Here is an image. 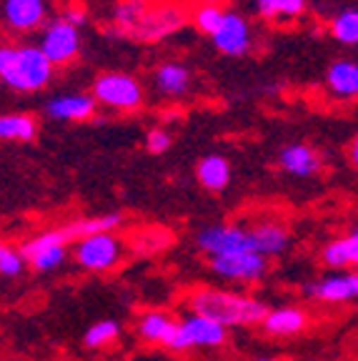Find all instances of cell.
Masks as SVG:
<instances>
[{
    "mask_svg": "<svg viewBox=\"0 0 358 361\" xmlns=\"http://www.w3.org/2000/svg\"><path fill=\"white\" fill-rule=\"evenodd\" d=\"M301 293L311 301H323V304H346L358 299V269L356 271H336L328 276H321L301 286Z\"/></svg>",
    "mask_w": 358,
    "mask_h": 361,
    "instance_id": "cell-7",
    "label": "cell"
},
{
    "mask_svg": "<svg viewBox=\"0 0 358 361\" xmlns=\"http://www.w3.org/2000/svg\"><path fill=\"white\" fill-rule=\"evenodd\" d=\"M40 51L45 53V58H48L53 66L70 63L80 51L78 28H75V25H70L68 20H63V18L53 20L51 25L43 30V38H40Z\"/></svg>",
    "mask_w": 358,
    "mask_h": 361,
    "instance_id": "cell-9",
    "label": "cell"
},
{
    "mask_svg": "<svg viewBox=\"0 0 358 361\" xmlns=\"http://www.w3.org/2000/svg\"><path fill=\"white\" fill-rule=\"evenodd\" d=\"M45 0H3V16L13 30H33L45 20Z\"/></svg>",
    "mask_w": 358,
    "mask_h": 361,
    "instance_id": "cell-13",
    "label": "cell"
},
{
    "mask_svg": "<svg viewBox=\"0 0 358 361\" xmlns=\"http://www.w3.org/2000/svg\"><path fill=\"white\" fill-rule=\"evenodd\" d=\"M196 176L201 180V186L208 191H223L230 183V164L221 153H211V156L201 158Z\"/></svg>",
    "mask_w": 358,
    "mask_h": 361,
    "instance_id": "cell-17",
    "label": "cell"
},
{
    "mask_svg": "<svg viewBox=\"0 0 358 361\" xmlns=\"http://www.w3.org/2000/svg\"><path fill=\"white\" fill-rule=\"evenodd\" d=\"M211 271L223 281L235 283H258L264 281L268 274V259L251 251V254H235V256H221L211 259Z\"/></svg>",
    "mask_w": 358,
    "mask_h": 361,
    "instance_id": "cell-8",
    "label": "cell"
},
{
    "mask_svg": "<svg viewBox=\"0 0 358 361\" xmlns=\"http://www.w3.org/2000/svg\"><path fill=\"white\" fill-rule=\"evenodd\" d=\"M118 336H121V324L113 322V319H103V322L93 324V326L85 331L83 344L88 346V349H101V346L116 341Z\"/></svg>",
    "mask_w": 358,
    "mask_h": 361,
    "instance_id": "cell-23",
    "label": "cell"
},
{
    "mask_svg": "<svg viewBox=\"0 0 358 361\" xmlns=\"http://www.w3.org/2000/svg\"><path fill=\"white\" fill-rule=\"evenodd\" d=\"M123 224V214L121 211H111L103 216H88V219H78L73 224L63 226L70 241H80V238L95 236V233H113V228Z\"/></svg>",
    "mask_w": 358,
    "mask_h": 361,
    "instance_id": "cell-16",
    "label": "cell"
},
{
    "mask_svg": "<svg viewBox=\"0 0 358 361\" xmlns=\"http://www.w3.org/2000/svg\"><path fill=\"white\" fill-rule=\"evenodd\" d=\"M171 143H173V138H171V133L168 130H163V128H153V130H148V135H146V148L151 153H166L171 148Z\"/></svg>",
    "mask_w": 358,
    "mask_h": 361,
    "instance_id": "cell-31",
    "label": "cell"
},
{
    "mask_svg": "<svg viewBox=\"0 0 358 361\" xmlns=\"http://www.w3.org/2000/svg\"><path fill=\"white\" fill-rule=\"evenodd\" d=\"M321 261H323L328 269H336V271L351 266V261H348L346 238H336V241L326 243V246L321 248Z\"/></svg>",
    "mask_w": 358,
    "mask_h": 361,
    "instance_id": "cell-30",
    "label": "cell"
},
{
    "mask_svg": "<svg viewBox=\"0 0 358 361\" xmlns=\"http://www.w3.org/2000/svg\"><path fill=\"white\" fill-rule=\"evenodd\" d=\"M180 23H183V13L175 11V8H163V11L151 13V16L143 18V23L135 28V35H140V38L146 40H156L173 33Z\"/></svg>",
    "mask_w": 358,
    "mask_h": 361,
    "instance_id": "cell-18",
    "label": "cell"
},
{
    "mask_svg": "<svg viewBox=\"0 0 358 361\" xmlns=\"http://www.w3.org/2000/svg\"><path fill=\"white\" fill-rule=\"evenodd\" d=\"M123 256V243L113 233H95L73 243V259L85 271H108Z\"/></svg>",
    "mask_w": 358,
    "mask_h": 361,
    "instance_id": "cell-5",
    "label": "cell"
},
{
    "mask_svg": "<svg viewBox=\"0 0 358 361\" xmlns=\"http://www.w3.org/2000/svg\"><path fill=\"white\" fill-rule=\"evenodd\" d=\"M188 306L190 314L208 316L226 329L264 324L268 314V306L264 301L238 291H223V288H198L188 296Z\"/></svg>",
    "mask_w": 358,
    "mask_h": 361,
    "instance_id": "cell-1",
    "label": "cell"
},
{
    "mask_svg": "<svg viewBox=\"0 0 358 361\" xmlns=\"http://www.w3.org/2000/svg\"><path fill=\"white\" fill-rule=\"evenodd\" d=\"M226 338H228V329L221 326L218 322H213V319L201 316V314H188L178 322V326L171 334L166 346H168L171 351H188V349H193V346L213 349V346L223 344Z\"/></svg>",
    "mask_w": 358,
    "mask_h": 361,
    "instance_id": "cell-3",
    "label": "cell"
},
{
    "mask_svg": "<svg viewBox=\"0 0 358 361\" xmlns=\"http://www.w3.org/2000/svg\"><path fill=\"white\" fill-rule=\"evenodd\" d=\"M196 246L211 259H221V256H235V254H251L253 241L251 231L246 226L235 224H218V226H206L203 231H198Z\"/></svg>",
    "mask_w": 358,
    "mask_h": 361,
    "instance_id": "cell-4",
    "label": "cell"
},
{
    "mask_svg": "<svg viewBox=\"0 0 358 361\" xmlns=\"http://www.w3.org/2000/svg\"><path fill=\"white\" fill-rule=\"evenodd\" d=\"M28 261L23 259L20 248L11 246V243H0V276L16 279L25 271Z\"/></svg>",
    "mask_w": 358,
    "mask_h": 361,
    "instance_id": "cell-29",
    "label": "cell"
},
{
    "mask_svg": "<svg viewBox=\"0 0 358 361\" xmlns=\"http://www.w3.org/2000/svg\"><path fill=\"white\" fill-rule=\"evenodd\" d=\"M256 8L264 18H291L306 8V0H256Z\"/></svg>",
    "mask_w": 358,
    "mask_h": 361,
    "instance_id": "cell-28",
    "label": "cell"
},
{
    "mask_svg": "<svg viewBox=\"0 0 358 361\" xmlns=\"http://www.w3.org/2000/svg\"><path fill=\"white\" fill-rule=\"evenodd\" d=\"M211 38L213 45L226 56H246L248 48H251V25H248L243 16L226 11L223 25Z\"/></svg>",
    "mask_w": 358,
    "mask_h": 361,
    "instance_id": "cell-10",
    "label": "cell"
},
{
    "mask_svg": "<svg viewBox=\"0 0 358 361\" xmlns=\"http://www.w3.org/2000/svg\"><path fill=\"white\" fill-rule=\"evenodd\" d=\"M38 126L25 113H6L0 116V141H33Z\"/></svg>",
    "mask_w": 358,
    "mask_h": 361,
    "instance_id": "cell-21",
    "label": "cell"
},
{
    "mask_svg": "<svg viewBox=\"0 0 358 361\" xmlns=\"http://www.w3.org/2000/svg\"><path fill=\"white\" fill-rule=\"evenodd\" d=\"M156 85L166 96H183L190 85L188 68L180 63H163L156 71Z\"/></svg>",
    "mask_w": 358,
    "mask_h": 361,
    "instance_id": "cell-20",
    "label": "cell"
},
{
    "mask_svg": "<svg viewBox=\"0 0 358 361\" xmlns=\"http://www.w3.org/2000/svg\"><path fill=\"white\" fill-rule=\"evenodd\" d=\"M308 324V314L298 306H278V309H268L264 324L266 329L273 336H293V334H301Z\"/></svg>",
    "mask_w": 358,
    "mask_h": 361,
    "instance_id": "cell-15",
    "label": "cell"
},
{
    "mask_svg": "<svg viewBox=\"0 0 358 361\" xmlns=\"http://www.w3.org/2000/svg\"><path fill=\"white\" fill-rule=\"evenodd\" d=\"M143 18H146L143 0H125V3H121L116 8V23L125 33H135V28L143 23Z\"/></svg>",
    "mask_w": 358,
    "mask_h": 361,
    "instance_id": "cell-25",
    "label": "cell"
},
{
    "mask_svg": "<svg viewBox=\"0 0 358 361\" xmlns=\"http://www.w3.org/2000/svg\"><path fill=\"white\" fill-rule=\"evenodd\" d=\"M93 98L95 103H103L108 108L130 111L143 103V88L128 73H103L93 83Z\"/></svg>",
    "mask_w": 358,
    "mask_h": 361,
    "instance_id": "cell-6",
    "label": "cell"
},
{
    "mask_svg": "<svg viewBox=\"0 0 358 361\" xmlns=\"http://www.w3.org/2000/svg\"><path fill=\"white\" fill-rule=\"evenodd\" d=\"M63 20H68L70 25H75V28H78V25H83V23H85V13L80 11V8H70V11H66Z\"/></svg>",
    "mask_w": 358,
    "mask_h": 361,
    "instance_id": "cell-33",
    "label": "cell"
},
{
    "mask_svg": "<svg viewBox=\"0 0 358 361\" xmlns=\"http://www.w3.org/2000/svg\"><path fill=\"white\" fill-rule=\"evenodd\" d=\"M328 85L336 96H358V66L338 61L328 68Z\"/></svg>",
    "mask_w": 358,
    "mask_h": 361,
    "instance_id": "cell-22",
    "label": "cell"
},
{
    "mask_svg": "<svg viewBox=\"0 0 358 361\" xmlns=\"http://www.w3.org/2000/svg\"><path fill=\"white\" fill-rule=\"evenodd\" d=\"M178 322H173V316L166 311H146L138 322V334L140 338H146L151 344H163L171 338V334L175 331Z\"/></svg>",
    "mask_w": 358,
    "mask_h": 361,
    "instance_id": "cell-19",
    "label": "cell"
},
{
    "mask_svg": "<svg viewBox=\"0 0 358 361\" xmlns=\"http://www.w3.org/2000/svg\"><path fill=\"white\" fill-rule=\"evenodd\" d=\"M351 164H353V166H356V169H358V138H356V141L351 143Z\"/></svg>",
    "mask_w": 358,
    "mask_h": 361,
    "instance_id": "cell-34",
    "label": "cell"
},
{
    "mask_svg": "<svg viewBox=\"0 0 358 361\" xmlns=\"http://www.w3.org/2000/svg\"><path fill=\"white\" fill-rule=\"evenodd\" d=\"M53 75V63L35 45H0V80L23 93L40 90Z\"/></svg>",
    "mask_w": 358,
    "mask_h": 361,
    "instance_id": "cell-2",
    "label": "cell"
},
{
    "mask_svg": "<svg viewBox=\"0 0 358 361\" xmlns=\"http://www.w3.org/2000/svg\"><path fill=\"white\" fill-rule=\"evenodd\" d=\"M45 113L56 121H88L95 113V98L88 93H68L45 103Z\"/></svg>",
    "mask_w": 358,
    "mask_h": 361,
    "instance_id": "cell-12",
    "label": "cell"
},
{
    "mask_svg": "<svg viewBox=\"0 0 358 361\" xmlns=\"http://www.w3.org/2000/svg\"><path fill=\"white\" fill-rule=\"evenodd\" d=\"M223 18H226V11L216 3H203L201 8H196L193 13V20H196L198 30L206 35H216V30L223 25Z\"/></svg>",
    "mask_w": 358,
    "mask_h": 361,
    "instance_id": "cell-26",
    "label": "cell"
},
{
    "mask_svg": "<svg viewBox=\"0 0 358 361\" xmlns=\"http://www.w3.org/2000/svg\"><path fill=\"white\" fill-rule=\"evenodd\" d=\"M278 164L285 173L296 176V178H308V176H316L321 171V161L316 156V151L303 146V143L285 146L278 156Z\"/></svg>",
    "mask_w": 358,
    "mask_h": 361,
    "instance_id": "cell-14",
    "label": "cell"
},
{
    "mask_svg": "<svg viewBox=\"0 0 358 361\" xmlns=\"http://www.w3.org/2000/svg\"><path fill=\"white\" fill-rule=\"evenodd\" d=\"M346 248H348V261H351V266L358 269V224L353 226L351 233L346 236Z\"/></svg>",
    "mask_w": 358,
    "mask_h": 361,
    "instance_id": "cell-32",
    "label": "cell"
},
{
    "mask_svg": "<svg viewBox=\"0 0 358 361\" xmlns=\"http://www.w3.org/2000/svg\"><path fill=\"white\" fill-rule=\"evenodd\" d=\"M256 361H278V359H271V356H264V359H256Z\"/></svg>",
    "mask_w": 358,
    "mask_h": 361,
    "instance_id": "cell-35",
    "label": "cell"
},
{
    "mask_svg": "<svg viewBox=\"0 0 358 361\" xmlns=\"http://www.w3.org/2000/svg\"><path fill=\"white\" fill-rule=\"evenodd\" d=\"M251 241H253V251L261 254L264 259L271 256H283L288 248H291V233L283 224L278 221H261V224L251 226Z\"/></svg>",
    "mask_w": 358,
    "mask_h": 361,
    "instance_id": "cell-11",
    "label": "cell"
},
{
    "mask_svg": "<svg viewBox=\"0 0 358 361\" xmlns=\"http://www.w3.org/2000/svg\"><path fill=\"white\" fill-rule=\"evenodd\" d=\"M68 259V246H51V248H40L35 254H30L28 264L33 266L40 274H48V271H56L58 266H63V261Z\"/></svg>",
    "mask_w": 358,
    "mask_h": 361,
    "instance_id": "cell-24",
    "label": "cell"
},
{
    "mask_svg": "<svg viewBox=\"0 0 358 361\" xmlns=\"http://www.w3.org/2000/svg\"><path fill=\"white\" fill-rule=\"evenodd\" d=\"M331 33H333L336 40H341V43L356 45L358 43V11H346L338 18H333Z\"/></svg>",
    "mask_w": 358,
    "mask_h": 361,
    "instance_id": "cell-27",
    "label": "cell"
}]
</instances>
